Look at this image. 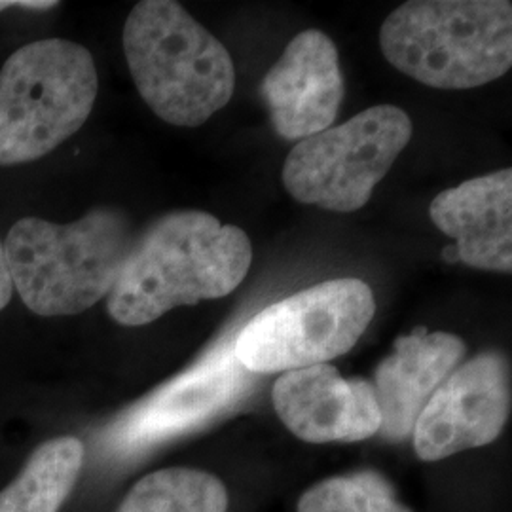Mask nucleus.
<instances>
[{
    "instance_id": "6e6552de",
    "label": "nucleus",
    "mask_w": 512,
    "mask_h": 512,
    "mask_svg": "<svg viewBox=\"0 0 512 512\" xmlns=\"http://www.w3.org/2000/svg\"><path fill=\"white\" fill-rule=\"evenodd\" d=\"M511 414V372L497 351L456 368L433 393L414 425L423 461H440L494 442Z\"/></svg>"
},
{
    "instance_id": "4468645a",
    "label": "nucleus",
    "mask_w": 512,
    "mask_h": 512,
    "mask_svg": "<svg viewBox=\"0 0 512 512\" xmlns=\"http://www.w3.org/2000/svg\"><path fill=\"white\" fill-rule=\"evenodd\" d=\"M84 465L76 437L42 442L16 480L0 492V512H57L73 492Z\"/></svg>"
},
{
    "instance_id": "dca6fc26",
    "label": "nucleus",
    "mask_w": 512,
    "mask_h": 512,
    "mask_svg": "<svg viewBox=\"0 0 512 512\" xmlns=\"http://www.w3.org/2000/svg\"><path fill=\"white\" fill-rule=\"evenodd\" d=\"M298 512H412L395 488L376 471L330 476L311 486L298 501Z\"/></svg>"
},
{
    "instance_id": "ddd939ff",
    "label": "nucleus",
    "mask_w": 512,
    "mask_h": 512,
    "mask_svg": "<svg viewBox=\"0 0 512 512\" xmlns=\"http://www.w3.org/2000/svg\"><path fill=\"white\" fill-rule=\"evenodd\" d=\"M245 385L247 370L234 357V338H226L156 397L143 412L139 429L147 437L188 429L232 403Z\"/></svg>"
},
{
    "instance_id": "1a4fd4ad",
    "label": "nucleus",
    "mask_w": 512,
    "mask_h": 512,
    "mask_svg": "<svg viewBox=\"0 0 512 512\" xmlns=\"http://www.w3.org/2000/svg\"><path fill=\"white\" fill-rule=\"evenodd\" d=\"M272 399L287 429L313 444L370 439L382 427L372 382L344 378L334 366L283 372L275 382Z\"/></svg>"
},
{
    "instance_id": "2eb2a0df",
    "label": "nucleus",
    "mask_w": 512,
    "mask_h": 512,
    "mask_svg": "<svg viewBox=\"0 0 512 512\" xmlns=\"http://www.w3.org/2000/svg\"><path fill=\"white\" fill-rule=\"evenodd\" d=\"M118 512H228V492L215 475L171 467L141 478Z\"/></svg>"
},
{
    "instance_id": "7ed1b4c3",
    "label": "nucleus",
    "mask_w": 512,
    "mask_h": 512,
    "mask_svg": "<svg viewBox=\"0 0 512 512\" xmlns=\"http://www.w3.org/2000/svg\"><path fill=\"white\" fill-rule=\"evenodd\" d=\"M124 52L141 97L171 126L200 128L234 95L232 55L179 2H139L124 25Z\"/></svg>"
},
{
    "instance_id": "f3484780",
    "label": "nucleus",
    "mask_w": 512,
    "mask_h": 512,
    "mask_svg": "<svg viewBox=\"0 0 512 512\" xmlns=\"http://www.w3.org/2000/svg\"><path fill=\"white\" fill-rule=\"evenodd\" d=\"M14 287H12V279L6 268V258H4V249L0 243V310H4L12 298Z\"/></svg>"
},
{
    "instance_id": "9d476101",
    "label": "nucleus",
    "mask_w": 512,
    "mask_h": 512,
    "mask_svg": "<svg viewBox=\"0 0 512 512\" xmlns=\"http://www.w3.org/2000/svg\"><path fill=\"white\" fill-rule=\"evenodd\" d=\"M260 92L279 137L302 141L332 128L344 99V78L332 38L317 29L296 35L264 76Z\"/></svg>"
},
{
    "instance_id": "f8f14e48",
    "label": "nucleus",
    "mask_w": 512,
    "mask_h": 512,
    "mask_svg": "<svg viewBox=\"0 0 512 512\" xmlns=\"http://www.w3.org/2000/svg\"><path fill=\"white\" fill-rule=\"evenodd\" d=\"M465 355V342L450 332L414 330L395 342L374 374V393L380 406V433L393 442L406 440L423 406L440 384L456 370Z\"/></svg>"
},
{
    "instance_id": "a211bd4d",
    "label": "nucleus",
    "mask_w": 512,
    "mask_h": 512,
    "mask_svg": "<svg viewBox=\"0 0 512 512\" xmlns=\"http://www.w3.org/2000/svg\"><path fill=\"white\" fill-rule=\"evenodd\" d=\"M25 8V10H50L57 6V2H44V0H25V2H0V12L6 8Z\"/></svg>"
},
{
    "instance_id": "f257e3e1",
    "label": "nucleus",
    "mask_w": 512,
    "mask_h": 512,
    "mask_svg": "<svg viewBox=\"0 0 512 512\" xmlns=\"http://www.w3.org/2000/svg\"><path fill=\"white\" fill-rule=\"evenodd\" d=\"M253 262L249 236L203 211H175L135 236L107 296L110 317L143 327L179 306L234 293Z\"/></svg>"
},
{
    "instance_id": "20e7f679",
    "label": "nucleus",
    "mask_w": 512,
    "mask_h": 512,
    "mask_svg": "<svg viewBox=\"0 0 512 512\" xmlns=\"http://www.w3.org/2000/svg\"><path fill=\"white\" fill-rule=\"evenodd\" d=\"M385 59L437 90H471L511 69L512 4L507 0H412L380 29Z\"/></svg>"
},
{
    "instance_id": "f03ea898",
    "label": "nucleus",
    "mask_w": 512,
    "mask_h": 512,
    "mask_svg": "<svg viewBox=\"0 0 512 512\" xmlns=\"http://www.w3.org/2000/svg\"><path fill=\"white\" fill-rule=\"evenodd\" d=\"M120 209L97 207L69 224L21 219L2 245L12 287L42 317L76 315L107 298L133 243Z\"/></svg>"
},
{
    "instance_id": "9b49d317",
    "label": "nucleus",
    "mask_w": 512,
    "mask_h": 512,
    "mask_svg": "<svg viewBox=\"0 0 512 512\" xmlns=\"http://www.w3.org/2000/svg\"><path fill=\"white\" fill-rule=\"evenodd\" d=\"M429 215L442 234L456 239L452 260L476 270L511 274V169L440 192L429 205Z\"/></svg>"
},
{
    "instance_id": "39448f33",
    "label": "nucleus",
    "mask_w": 512,
    "mask_h": 512,
    "mask_svg": "<svg viewBox=\"0 0 512 512\" xmlns=\"http://www.w3.org/2000/svg\"><path fill=\"white\" fill-rule=\"evenodd\" d=\"M97 69L84 46L46 38L0 69V165L35 162L73 137L92 114Z\"/></svg>"
},
{
    "instance_id": "0eeeda50",
    "label": "nucleus",
    "mask_w": 512,
    "mask_h": 512,
    "mask_svg": "<svg viewBox=\"0 0 512 512\" xmlns=\"http://www.w3.org/2000/svg\"><path fill=\"white\" fill-rule=\"evenodd\" d=\"M412 131L410 116L395 105L363 110L294 145L283 165V184L296 202L353 213L372 198Z\"/></svg>"
},
{
    "instance_id": "423d86ee",
    "label": "nucleus",
    "mask_w": 512,
    "mask_h": 512,
    "mask_svg": "<svg viewBox=\"0 0 512 512\" xmlns=\"http://www.w3.org/2000/svg\"><path fill=\"white\" fill-rule=\"evenodd\" d=\"M376 313L361 279H330L258 311L234 338V357L251 374L327 365L359 342Z\"/></svg>"
}]
</instances>
